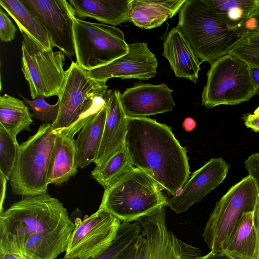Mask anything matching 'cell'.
<instances>
[{
  "mask_svg": "<svg viewBox=\"0 0 259 259\" xmlns=\"http://www.w3.org/2000/svg\"><path fill=\"white\" fill-rule=\"evenodd\" d=\"M75 227L63 204L47 192L25 196L0 213V251L55 259Z\"/></svg>",
  "mask_w": 259,
  "mask_h": 259,
  "instance_id": "1",
  "label": "cell"
},
{
  "mask_svg": "<svg viewBox=\"0 0 259 259\" xmlns=\"http://www.w3.org/2000/svg\"><path fill=\"white\" fill-rule=\"evenodd\" d=\"M125 148L134 166L149 175L159 188L179 193L190 174L186 148L166 124L150 118L127 117Z\"/></svg>",
  "mask_w": 259,
  "mask_h": 259,
  "instance_id": "2",
  "label": "cell"
},
{
  "mask_svg": "<svg viewBox=\"0 0 259 259\" xmlns=\"http://www.w3.org/2000/svg\"><path fill=\"white\" fill-rule=\"evenodd\" d=\"M178 13V26L202 62L230 54L242 39L204 0H186Z\"/></svg>",
  "mask_w": 259,
  "mask_h": 259,
  "instance_id": "3",
  "label": "cell"
},
{
  "mask_svg": "<svg viewBox=\"0 0 259 259\" xmlns=\"http://www.w3.org/2000/svg\"><path fill=\"white\" fill-rule=\"evenodd\" d=\"M161 191L149 175L134 167L105 189L99 208L121 222H135L166 205Z\"/></svg>",
  "mask_w": 259,
  "mask_h": 259,
  "instance_id": "4",
  "label": "cell"
},
{
  "mask_svg": "<svg viewBox=\"0 0 259 259\" xmlns=\"http://www.w3.org/2000/svg\"><path fill=\"white\" fill-rule=\"evenodd\" d=\"M56 136L51 123H42L34 135L20 145L9 180L13 194L25 197L47 192L49 166Z\"/></svg>",
  "mask_w": 259,
  "mask_h": 259,
  "instance_id": "5",
  "label": "cell"
},
{
  "mask_svg": "<svg viewBox=\"0 0 259 259\" xmlns=\"http://www.w3.org/2000/svg\"><path fill=\"white\" fill-rule=\"evenodd\" d=\"M66 78L58 97L59 113L52 124L54 131L67 127L94 116L105 105L106 82L91 78L86 70L72 61L66 70Z\"/></svg>",
  "mask_w": 259,
  "mask_h": 259,
  "instance_id": "6",
  "label": "cell"
},
{
  "mask_svg": "<svg viewBox=\"0 0 259 259\" xmlns=\"http://www.w3.org/2000/svg\"><path fill=\"white\" fill-rule=\"evenodd\" d=\"M256 92L249 66L230 53L210 64L202 104L207 108L237 105L249 101Z\"/></svg>",
  "mask_w": 259,
  "mask_h": 259,
  "instance_id": "7",
  "label": "cell"
},
{
  "mask_svg": "<svg viewBox=\"0 0 259 259\" xmlns=\"http://www.w3.org/2000/svg\"><path fill=\"white\" fill-rule=\"evenodd\" d=\"M258 198L256 183L248 175L231 187L216 203L202 234L210 251L220 252L243 214L255 210Z\"/></svg>",
  "mask_w": 259,
  "mask_h": 259,
  "instance_id": "8",
  "label": "cell"
},
{
  "mask_svg": "<svg viewBox=\"0 0 259 259\" xmlns=\"http://www.w3.org/2000/svg\"><path fill=\"white\" fill-rule=\"evenodd\" d=\"M73 38L76 62L86 70L106 65L128 50L124 35L119 28L75 17Z\"/></svg>",
  "mask_w": 259,
  "mask_h": 259,
  "instance_id": "9",
  "label": "cell"
},
{
  "mask_svg": "<svg viewBox=\"0 0 259 259\" xmlns=\"http://www.w3.org/2000/svg\"><path fill=\"white\" fill-rule=\"evenodd\" d=\"M21 70L34 100L57 96L61 93L66 71L63 68L65 55L60 51H48L22 33Z\"/></svg>",
  "mask_w": 259,
  "mask_h": 259,
  "instance_id": "10",
  "label": "cell"
},
{
  "mask_svg": "<svg viewBox=\"0 0 259 259\" xmlns=\"http://www.w3.org/2000/svg\"><path fill=\"white\" fill-rule=\"evenodd\" d=\"M162 205L137 221L142 227L141 243L137 259H198L197 247L187 244L169 230Z\"/></svg>",
  "mask_w": 259,
  "mask_h": 259,
  "instance_id": "11",
  "label": "cell"
},
{
  "mask_svg": "<svg viewBox=\"0 0 259 259\" xmlns=\"http://www.w3.org/2000/svg\"><path fill=\"white\" fill-rule=\"evenodd\" d=\"M121 221L107 210H98L75 225L64 257L75 259L95 258L112 244Z\"/></svg>",
  "mask_w": 259,
  "mask_h": 259,
  "instance_id": "12",
  "label": "cell"
},
{
  "mask_svg": "<svg viewBox=\"0 0 259 259\" xmlns=\"http://www.w3.org/2000/svg\"><path fill=\"white\" fill-rule=\"evenodd\" d=\"M48 32L53 49L71 59L75 56L74 10L66 0H21Z\"/></svg>",
  "mask_w": 259,
  "mask_h": 259,
  "instance_id": "13",
  "label": "cell"
},
{
  "mask_svg": "<svg viewBox=\"0 0 259 259\" xmlns=\"http://www.w3.org/2000/svg\"><path fill=\"white\" fill-rule=\"evenodd\" d=\"M127 53L109 64L87 70L92 78L105 81L111 78L148 80L157 72V60L146 42L128 44Z\"/></svg>",
  "mask_w": 259,
  "mask_h": 259,
  "instance_id": "14",
  "label": "cell"
},
{
  "mask_svg": "<svg viewBox=\"0 0 259 259\" xmlns=\"http://www.w3.org/2000/svg\"><path fill=\"white\" fill-rule=\"evenodd\" d=\"M230 165L221 158H212L192 174L175 196L166 199V205L177 213L184 212L221 184Z\"/></svg>",
  "mask_w": 259,
  "mask_h": 259,
  "instance_id": "15",
  "label": "cell"
},
{
  "mask_svg": "<svg viewBox=\"0 0 259 259\" xmlns=\"http://www.w3.org/2000/svg\"><path fill=\"white\" fill-rule=\"evenodd\" d=\"M172 92L165 83L139 84L120 94V100L127 117H144L173 110Z\"/></svg>",
  "mask_w": 259,
  "mask_h": 259,
  "instance_id": "16",
  "label": "cell"
},
{
  "mask_svg": "<svg viewBox=\"0 0 259 259\" xmlns=\"http://www.w3.org/2000/svg\"><path fill=\"white\" fill-rule=\"evenodd\" d=\"M93 116L82 119L67 127L54 130L56 136L49 166V184L61 185L77 172L74 136Z\"/></svg>",
  "mask_w": 259,
  "mask_h": 259,
  "instance_id": "17",
  "label": "cell"
},
{
  "mask_svg": "<svg viewBox=\"0 0 259 259\" xmlns=\"http://www.w3.org/2000/svg\"><path fill=\"white\" fill-rule=\"evenodd\" d=\"M120 94L117 90H108L105 96L107 114L101 144L94 162L96 166L103 164L125 147L127 117L121 106Z\"/></svg>",
  "mask_w": 259,
  "mask_h": 259,
  "instance_id": "18",
  "label": "cell"
},
{
  "mask_svg": "<svg viewBox=\"0 0 259 259\" xmlns=\"http://www.w3.org/2000/svg\"><path fill=\"white\" fill-rule=\"evenodd\" d=\"M162 55L168 61L177 77H184L196 83L202 62L177 26L166 34L163 44Z\"/></svg>",
  "mask_w": 259,
  "mask_h": 259,
  "instance_id": "19",
  "label": "cell"
},
{
  "mask_svg": "<svg viewBox=\"0 0 259 259\" xmlns=\"http://www.w3.org/2000/svg\"><path fill=\"white\" fill-rule=\"evenodd\" d=\"M131 0H69L76 18L95 19L101 23L115 26L130 22L129 6Z\"/></svg>",
  "mask_w": 259,
  "mask_h": 259,
  "instance_id": "20",
  "label": "cell"
},
{
  "mask_svg": "<svg viewBox=\"0 0 259 259\" xmlns=\"http://www.w3.org/2000/svg\"><path fill=\"white\" fill-rule=\"evenodd\" d=\"M186 0H131L129 18L135 25L146 29L161 25L179 12Z\"/></svg>",
  "mask_w": 259,
  "mask_h": 259,
  "instance_id": "21",
  "label": "cell"
},
{
  "mask_svg": "<svg viewBox=\"0 0 259 259\" xmlns=\"http://www.w3.org/2000/svg\"><path fill=\"white\" fill-rule=\"evenodd\" d=\"M258 237L254 210L243 214L220 252L232 259H256Z\"/></svg>",
  "mask_w": 259,
  "mask_h": 259,
  "instance_id": "22",
  "label": "cell"
},
{
  "mask_svg": "<svg viewBox=\"0 0 259 259\" xmlns=\"http://www.w3.org/2000/svg\"><path fill=\"white\" fill-rule=\"evenodd\" d=\"M105 105L83 126L75 140L77 164L83 168L95 162L101 144L106 118Z\"/></svg>",
  "mask_w": 259,
  "mask_h": 259,
  "instance_id": "23",
  "label": "cell"
},
{
  "mask_svg": "<svg viewBox=\"0 0 259 259\" xmlns=\"http://www.w3.org/2000/svg\"><path fill=\"white\" fill-rule=\"evenodd\" d=\"M0 5L16 23L21 33L26 34L45 50H53L48 31L21 0H0Z\"/></svg>",
  "mask_w": 259,
  "mask_h": 259,
  "instance_id": "24",
  "label": "cell"
},
{
  "mask_svg": "<svg viewBox=\"0 0 259 259\" xmlns=\"http://www.w3.org/2000/svg\"><path fill=\"white\" fill-rule=\"evenodd\" d=\"M32 115L23 101L5 94L0 97V124L16 137L23 131H30Z\"/></svg>",
  "mask_w": 259,
  "mask_h": 259,
  "instance_id": "25",
  "label": "cell"
},
{
  "mask_svg": "<svg viewBox=\"0 0 259 259\" xmlns=\"http://www.w3.org/2000/svg\"><path fill=\"white\" fill-rule=\"evenodd\" d=\"M236 31L259 7V0H204Z\"/></svg>",
  "mask_w": 259,
  "mask_h": 259,
  "instance_id": "26",
  "label": "cell"
},
{
  "mask_svg": "<svg viewBox=\"0 0 259 259\" xmlns=\"http://www.w3.org/2000/svg\"><path fill=\"white\" fill-rule=\"evenodd\" d=\"M134 167L125 147L115 153L103 164L96 166L91 171L92 178L105 189Z\"/></svg>",
  "mask_w": 259,
  "mask_h": 259,
  "instance_id": "27",
  "label": "cell"
},
{
  "mask_svg": "<svg viewBox=\"0 0 259 259\" xmlns=\"http://www.w3.org/2000/svg\"><path fill=\"white\" fill-rule=\"evenodd\" d=\"M141 231V226L137 221L121 223L116 236L110 246L100 255L92 259H115L136 240ZM62 259L75 258L64 256Z\"/></svg>",
  "mask_w": 259,
  "mask_h": 259,
  "instance_id": "28",
  "label": "cell"
},
{
  "mask_svg": "<svg viewBox=\"0 0 259 259\" xmlns=\"http://www.w3.org/2000/svg\"><path fill=\"white\" fill-rule=\"evenodd\" d=\"M19 147L16 137L0 124V172L8 181L14 168Z\"/></svg>",
  "mask_w": 259,
  "mask_h": 259,
  "instance_id": "29",
  "label": "cell"
},
{
  "mask_svg": "<svg viewBox=\"0 0 259 259\" xmlns=\"http://www.w3.org/2000/svg\"><path fill=\"white\" fill-rule=\"evenodd\" d=\"M24 103L28 104L32 110V116L46 123H53L56 120L59 111V101L54 104H49L44 97H38L33 100H29L19 94Z\"/></svg>",
  "mask_w": 259,
  "mask_h": 259,
  "instance_id": "30",
  "label": "cell"
},
{
  "mask_svg": "<svg viewBox=\"0 0 259 259\" xmlns=\"http://www.w3.org/2000/svg\"><path fill=\"white\" fill-rule=\"evenodd\" d=\"M230 54L244 62L249 67L259 68V45L250 44L241 39Z\"/></svg>",
  "mask_w": 259,
  "mask_h": 259,
  "instance_id": "31",
  "label": "cell"
},
{
  "mask_svg": "<svg viewBox=\"0 0 259 259\" xmlns=\"http://www.w3.org/2000/svg\"><path fill=\"white\" fill-rule=\"evenodd\" d=\"M17 28L10 18L0 8V39L3 42H9L15 37Z\"/></svg>",
  "mask_w": 259,
  "mask_h": 259,
  "instance_id": "32",
  "label": "cell"
},
{
  "mask_svg": "<svg viewBox=\"0 0 259 259\" xmlns=\"http://www.w3.org/2000/svg\"><path fill=\"white\" fill-rule=\"evenodd\" d=\"M242 38L245 36L259 33V7L236 30Z\"/></svg>",
  "mask_w": 259,
  "mask_h": 259,
  "instance_id": "33",
  "label": "cell"
},
{
  "mask_svg": "<svg viewBox=\"0 0 259 259\" xmlns=\"http://www.w3.org/2000/svg\"><path fill=\"white\" fill-rule=\"evenodd\" d=\"M245 166L248 175L253 178L257 187L258 198L256 208L259 212V153L249 156L245 161Z\"/></svg>",
  "mask_w": 259,
  "mask_h": 259,
  "instance_id": "34",
  "label": "cell"
},
{
  "mask_svg": "<svg viewBox=\"0 0 259 259\" xmlns=\"http://www.w3.org/2000/svg\"><path fill=\"white\" fill-rule=\"evenodd\" d=\"M141 240L142 237L140 234L136 240L115 259H137Z\"/></svg>",
  "mask_w": 259,
  "mask_h": 259,
  "instance_id": "35",
  "label": "cell"
},
{
  "mask_svg": "<svg viewBox=\"0 0 259 259\" xmlns=\"http://www.w3.org/2000/svg\"><path fill=\"white\" fill-rule=\"evenodd\" d=\"M244 124L255 132H259V115L249 114L243 118Z\"/></svg>",
  "mask_w": 259,
  "mask_h": 259,
  "instance_id": "36",
  "label": "cell"
},
{
  "mask_svg": "<svg viewBox=\"0 0 259 259\" xmlns=\"http://www.w3.org/2000/svg\"><path fill=\"white\" fill-rule=\"evenodd\" d=\"M7 180L0 172V181H1V194H0V213L3 211V203L5 198V193L6 190V185Z\"/></svg>",
  "mask_w": 259,
  "mask_h": 259,
  "instance_id": "37",
  "label": "cell"
},
{
  "mask_svg": "<svg viewBox=\"0 0 259 259\" xmlns=\"http://www.w3.org/2000/svg\"><path fill=\"white\" fill-rule=\"evenodd\" d=\"M249 73L252 83L257 92L259 90V68L249 67Z\"/></svg>",
  "mask_w": 259,
  "mask_h": 259,
  "instance_id": "38",
  "label": "cell"
},
{
  "mask_svg": "<svg viewBox=\"0 0 259 259\" xmlns=\"http://www.w3.org/2000/svg\"><path fill=\"white\" fill-rule=\"evenodd\" d=\"M198 259H232L226 254L218 252H214L210 251L204 255H201Z\"/></svg>",
  "mask_w": 259,
  "mask_h": 259,
  "instance_id": "39",
  "label": "cell"
},
{
  "mask_svg": "<svg viewBox=\"0 0 259 259\" xmlns=\"http://www.w3.org/2000/svg\"><path fill=\"white\" fill-rule=\"evenodd\" d=\"M182 126L186 132H190L195 129L196 126V122L193 118L188 117L184 120Z\"/></svg>",
  "mask_w": 259,
  "mask_h": 259,
  "instance_id": "40",
  "label": "cell"
},
{
  "mask_svg": "<svg viewBox=\"0 0 259 259\" xmlns=\"http://www.w3.org/2000/svg\"><path fill=\"white\" fill-rule=\"evenodd\" d=\"M242 39L250 44L259 45V33L247 35Z\"/></svg>",
  "mask_w": 259,
  "mask_h": 259,
  "instance_id": "41",
  "label": "cell"
},
{
  "mask_svg": "<svg viewBox=\"0 0 259 259\" xmlns=\"http://www.w3.org/2000/svg\"><path fill=\"white\" fill-rule=\"evenodd\" d=\"M254 220L257 229L258 237L257 253L256 259H259V212L256 207L254 210Z\"/></svg>",
  "mask_w": 259,
  "mask_h": 259,
  "instance_id": "42",
  "label": "cell"
},
{
  "mask_svg": "<svg viewBox=\"0 0 259 259\" xmlns=\"http://www.w3.org/2000/svg\"><path fill=\"white\" fill-rule=\"evenodd\" d=\"M0 259H21L19 255L0 251Z\"/></svg>",
  "mask_w": 259,
  "mask_h": 259,
  "instance_id": "43",
  "label": "cell"
},
{
  "mask_svg": "<svg viewBox=\"0 0 259 259\" xmlns=\"http://www.w3.org/2000/svg\"><path fill=\"white\" fill-rule=\"evenodd\" d=\"M253 114H255V115H259V106L254 111Z\"/></svg>",
  "mask_w": 259,
  "mask_h": 259,
  "instance_id": "44",
  "label": "cell"
},
{
  "mask_svg": "<svg viewBox=\"0 0 259 259\" xmlns=\"http://www.w3.org/2000/svg\"><path fill=\"white\" fill-rule=\"evenodd\" d=\"M19 256H20L21 259H30V258H29L28 257H26L25 256H23V255H19Z\"/></svg>",
  "mask_w": 259,
  "mask_h": 259,
  "instance_id": "45",
  "label": "cell"
}]
</instances>
